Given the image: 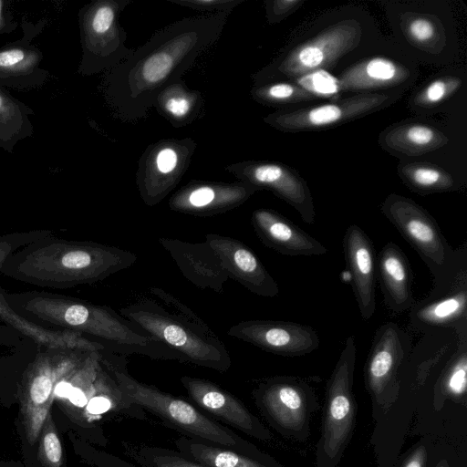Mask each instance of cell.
Instances as JSON below:
<instances>
[{
	"label": "cell",
	"instance_id": "5b68a950",
	"mask_svg": "<svg viewBox=\"0 0 467 467\" xmlns=\"http://www.w3.org/2000/svg\"><path fill=\"white\" fill-rule=\"evenodd\" d=\"M356 357L355 337L350 336L327 382L324 427L317 452L318 467H335L351 436L355 420L352 383Z\"/></svg>",
	"mask_w": 467,
	"mask_h": 467
},
{
	"label": "cell",
	"instance_id": "bcb514c9",
	"mask_svg": "<svg viewBox=\"0 0 467 467\" xmlns=\"http://www.w3.org/2000/svg\"><path fill=\"white\" fill-rule=\"evenodd\" d=\"M436 467H450L447 462L442 461Z\"/></svg>",
	"mask_w": 467,
	"mask_h": 467
},
{
	"label": "cell",
	"instance_id": "f35d334b",
	"mask_svg": "<svg viewBox=\"0 0 467 467\" xmlns=\"http://www.w3.org/2000/svg\"><path fill=\"white\" fill-rule=\"evenodd\" d=\"M150 295L159 299L162 306L175 315L192 322V324L204 328L212 329L192 308L180 301L177 297L162 288L151 286L149 288Z\"/></svg>",
	"mask_w": 467,
	"mask_h": 467
},
{
	"label": "cell",
	"instance_id": "1f68e13d",
	"mask_svg": "<svg viewBox=\"0 0 467 467\" xmlns=\"http://www.w3.org/2000/svg\"><path fill=\"white\" fill-rule=\"evenodd\" d=\"M38 458L44 467H62V444L51 414H48L39 434Z\"/></svg>",
	"mask_w": 467,
	"mask_h": 467
},
{
	"label": "cell",
	"instance_id": "4dcf8cb0",
	"mask_svg": "<svg viewBox=\"0 0 467 467\" xmlns=\"http://www.w3.org/2000/svg\"><path fill=\"white\" fill-rule=\"evenodd\" d=\"M126 454L143 467H206L177 450L153 445H126Z\"/></svg>",
	"mask_w": 467,
	"mask_h": 467
},
{
	"label": "cell",
	"instance_id": "603a6c76",
	"mask_svg": "<svg viewBox=\"0 0 467 467\" xmlns=\"http://www.w3.org/2000/svg\"><path fill=\"white\" fill-rule=\"evenodd\" d=\"M257 189L248 183L192 184L170 200V209L195 216H212L244 202Z\"/></svg>",
	"mask_w": 467,
	"mask_h": 467
},
{
	"label": "cell",
	"instance_id": "f546056e",
	"mask_svg": "<svg viewBox=\"0 0 467 467\" xmlns=\"http://www.w3.org/2000/svg\"><path fill=\"white\" fill-rule=\"evenodd\" d=\"M400 174L406 183L420 194L446 192L454 188L452 177L433 165L410 163L402 167Z\"/></svg>",
	"mask_w": 467,
	"mask_h": 467
},
{
	"label": "cell",
	"instance_id": "277c9868",
	"mask_svg": "<svg viewBox=\"0 0 467 467\" xmlns=\"http://www.w3.org/2000/svg\"><path fill=\"white\" fill-rule=\"evenodd\" d=\"M119 312L139 330L178 353L183 361L219 372L230 368V354L213 329L202 328L147 298L138 299Z\"/></svg>",
	"mask_w": 467,
	"mask_h": 467
},
{
	"label": "cell",
	"instance_id": "5bb4252c",
	"mask_svg": "<svg viewBox=\"0 0 467 467\" xmlns=\"http://www.w3.org/2000/svg\"><path fill=\"white\" fill-rule=\"evenodd\" d=\"M180 381L189 398L213 418L260 441H269L271 432L235 396L209 380L182 376Z\"/></svg>",
	"mask_w": 467,
	"mask_h": 467
},
{
	"label": "cell",
	"instance_id": "b9f144b4",
	"mask_svg": "<svg viewBox=\"0 0 467 467\" xmlns=\"http://www.w3.org/2000/svg\"><path fill=\"white\" fill-rule=\"evenodd\" d=\"M304 1L302 0H276L267 2V16L272 23L279 22L296 9H297Z\"/></svg>",
	"mask_w": 467,
	"mask_h": 467
},
{
	"label": "cell",
	"instance_id": "83f0119b",
	"mask_svg": "<svg viewBox=\"0 0 467 467\" xmlns=\"http://www.w3.org/2000/svg\"><path fill=\"white\" fill-rule=\"evenodd\" d=\"M387 146L407 155L433 151L448 142L447 137L433 127L411 123L390 130L384 137Z\"/></svg>",
	"mask_w": 467,
	"mask_h": 467
},
{
	"label": "cell",
	"instance_id": "7402d4cb",
	"mask_svg": "<svg viewBox=\"0 0 467 467\" xmlns=\"http://www.w3.org/2000/svg\"><path fill=\"white\" fill-rule=\"evenodd\" d=\"M251 222L260 241L282 254L312 256L327 252L323 244L273 210L254 211Z\"/></svg>",
	"mask_w": 467,
	"mask_h": 467
},
{
	"label": "cell",
	"instance_id": "ab89813d",
	"mask_svg": "<svg viewBox=\"0 0 467 467\" xmlns=\"http://www.w3.org/2000/svg\"><path fill=\"white\" fill-rule=\"evenodd\" d=\"M162 107L170 116L182 119L192 111V99L182 92L169 91L162 99Z\"/></svg>",
	"mask_w": 467,
	"mask_h": 467
},
{
	"label": "cell",
	"instance_id": "d590c367",
	"mask_svg": "<svg viewBox=\"0 0 467 467\" xmlns=\"http://www.w3.org/2000/svg\"><path fill=\"white\" fill-rule=\"evenodd\" d=\"M296 85L317 97H332L341 91L338 78L320 69L306 73L296 79Z\"/></svg>",
	"mask_w": 467,
	"mask_h": 467
},
{
	"label": "cell",
	"instance_id": "3957f363",
	"mask_svg": "<svg viewBox=\"0 0 467 467\" xmlns=\"http://www.w3.org/2000/svg\"><path fill=\"white\" fill-rule=\"evenodd\" d=\"M101 363L118 384L125 400L161 419L183 436L215 444L250 457L267 461L253 443L218 423L190 402L133 378L127 360L109 350L101 352Z\"/></svg>",
	"mask_w": 467,
	"mask_h": 467
},
{
	"label": "cell",
	"instance_id": "60d3db41",
	"mask_svg": "<svg viewBox=\"0 0 467 467\" xmlns=\"http://www.w3.org/2000/svg\"><path fill=\"white\" fill-rule=\"evenodd\" d=\"M88 454L90 462L97 467H143L103 451L89 449Z\"/></svg>",
	"mask_w": 467,
	"mask_h": 467
},
{
	"label": "cell",
	"instance_id": "e575fe53",
	"mask_svg": "<svg viewBox=\"0 0 467 467\" xmlns=\"http://www.w3.org/2000/svg\"><path fill=\"white\" fill-rule=\"evenodd\" d=\"M404 32L410 41L420 48H427L438 42V23L428 16L413 15L408 17L404 23Z\"/></svg>",
	"mask_w": 467,
	"mask_h": 467
},
{
	"label": "cell",
	"instance_id": "8992f818",
	"mask_svg": "<svg viewBox=\"0 0 467 467\" xmlns=\"http://www.w3.org/2000/svg\"><path fill=\"white\" fill-rule=\"evenodd\" d=\"M414 329L429 332L439 328L457 330L467 325V247L453 251L445 268L434 276L432 290L410 309Z\"/></svg>",
	"mask_w": 467,
	"mask_h": 467
},
{
	"label": "cell",
	"instance_id": "836d02e7",
	"mask_svg": "<svg viewBox=\"0 0 467 467\" xmlns=\"http://www.w3.org/2000/svg\"><path fill=\"white\" fill-rule=\"evenodd\" d=\"M255 94L261 100L277 104L296 103L312 100L316 98L298 85L286 82L263 87Z\"/></svg>",
	"mask_w": 467,
	"mask_h": 467
},
{
	"label": "cell",
	"instance_id": "4316f807",
	"mask_svg": "<svg viewBox=\"0 0 467 467\" xmlns=\"http://www.w3.org/2000/svg\"><path fill=\"white\" fill-rule=\"evenodd\" d=\"M35 111L0 86V148L13 153L16 144L31 137Z\"/></svg>",
	"mask_w": 467,
	"mask_h": 467
},
{
	"label": "cell",
	"instance_id": "4fadbf2b",
	"mask_svg": "<svg viewBox=\"0 0 467 467\" xmlns=\"http://www.w3.org/2000/svg\"><path fill=\"white\" fill-rule=\"evenodd\" d=\"M227 334L265 351L285 357L309 354L320 342L311 327L290 321H242L232 326Z\"/></svg>",
	"mask_w": 467,
	"mask_h": 467
},
{
	"label": "cell",
	"instance_id": "7c38bea8",
	"mask_svg": "<svg viewBox=\"0 0 467 467\" xmlns=\"http://www.w3.org/2000/svg\"><path fill=\"white\" fill-rule=\"evenodd\" d=\"M47 20L36 23L22 19V36L0 47V86L17 90L42 87L50 78L48 70L41 67L44 55L33 40L45 28Z\"/></svg>",
	"mask_w": 467,
	"mask_h": 467
},
{
	"label": "cell",
	"instance_id": "d6986e66",
	"mask_svg": "<svg viewBox=\"0 0 467 467\" xmlns=\"http://www.w3.org/2000/svg\"><path fill=\"white\" fill-rule=\"evenodd\" d=\"M117 5L110 1H99L79 11L82 58L78 72L96 73L106 65L116 36Z\"/></svg>",
	"mask_w": 467,
	"mask_h": 467
},
{
	"label": "cell",
	"instance_id": "d6a6232c",
	"mask_svg": "<svg viewBox=\"0 0 467 467\" xmlns=\"http://www.w3.org/2000/svg\"><path fill=\"white\" fill-rule=\"evenodd\" d=\"M179 52L169 49L153 53L147 58L140 69V77L149 85L162 81L178 61Z\"/></svg>",
	"mask_w": 467,
	"mask_h": 467
},
{
	"label": "cell",
	"instance_id": "ee69618b",
	"mask_svg": "<svg viewBox=\"0 0 467 467\" xmlns=\"http://www.w3.org/2000/svg\"><path fill=\"white\" fill-rule=\"evenodd\" d=\"M178 4L200 10L223 9L237 4L236 1L221 0H187L178 1Z\"/></svg>",
	"mask_w": 467,
	"mask_h": 467
},
{
	"label": "cell",
	"instance_id": "8d00e7d4",
	"mask_svg": "<svg viewBox=\"0 0 467 467\" xmlns=\"http://www.w3.org/2000/svg\"><path fill=\"white\" fill-rule=\"evenodd\" d=\"M462 84L455 77H443L429 83L414 99L416 106L431 107L443 101L454 93Z\"/></svg>",
	"mask_w": 467,
	"mask_h": 467
},
{
	"label": "cell",
	"instance_id": "44dd1931",
	"mask_svg": "<svg viewBox=\"0 0 467 467\" xmlns=\"http://www.w3.org/2000/svg\"><path fill=\"white\" fill-rule=\"evenodd\" d=\"M255 189L265 188L293 206L302 220L315 223L316 212L306 182L291 169L277 163H256L245 168L240 175Z\"/></svg>",
	"mask_w": 467,
	"mask_h": 467
},
{
	"label": "cell",
	"instance_id": "f1b7e54d",
	"mask_svg": "<svg viewBox=\"0 0 467 467\" xmlns=\"http://www.w3.org/2000/svg\"><path fill=\"white\" fill-rule=\"evenodd\" d=\"M459 345L438 383L439 398L464 401L467 390V325L458 330Z\"/></svg>",
	"mask_w": 467,
	"mask_h": 467
},
{
	"label": "cell",
	"instance_id": "8fae6325",
	"mask_svg": "<svg viewBox=\"0 0 467 467\" xmlns=\"http://www.w3.org/2000/svg\"><path fill=\"white\" fill-rule=\"evenodd\" d=\"M361 36V26L355 19L333 24L315 37L293 48L281 62L278 70L288 77L326 70L357 47Z\"/></svg>",
	"mask_w": 467,
	"mask_h": 467
},
{
	"label": "cell",
	"instance_id": "ffe728a7",
	"mask_svg": "<svg viewBox=\"0 0 467 467\" xmlns=\"http://www.w3.org/2000/svg\"><path fill=\"white\" fill-rule=\"evenodd\" d=\"M158 242L188 281L201 289L223 293L229 277L208 243H190L169 237H160Z\"/></svg>",
	"mask_w": 467,
	"mask_h": 467
},
{
	"label": "cell",
	"instance_id": "d4e9b609",
	"mask_svg": "<svg viewBox=\"0 0 467 467\" xmlns=\"http://www.w3.org/2000/svg\"><path fill=\"white\" fill-rule=\"evenodd\" d=\"M408 77L409 71L402 65L379 57L349 67L337 78L341 90H360L393 87Z\"/></svg>",
	"mask_w": 467,
	"mask_h": 467
},
{
	"label": "cell",
	"instance_id": "2e32d148",
	"mask_svg": "<svg viewBox=\"0 0 467 467\" xmlns=\"http://www.w3.org/2000/svg\"><path fill=\"white\" fill-rule=\"evenodd\" d=\"M383 93H365L340 101L276 113L266 119L271 125L285 131H299L338 124L368 114L387 103Z\"/></svg>",
	"mask_w": 467,
	"mask_h": 467
},
{
	"label": "cell",
	"instance_id": "cb8c5ba5",
	"mask_svg": "<svg viewBox=\"0 0 467 467\" xmlns=\"http://www.w3.org/2000/svg\"><path fill=\"white\" fill-rule=\"evenodd\" d=\"M378 272L383 297L395 313L410 310L415 304L412 294L413 273L404 252L393 242L382 247Z\"/></svg>",
	"mask_w": 467,
	"mask_h": 467
},
{
	"label": "cell",
	"instance_id": "52a82bcc",
	"mask_svg": "<svg viewBox=\"0 0 467 467\" xmlns=\"http://www.w3.org/2000/svg\"><path fill=\"white\" fill-rule=\"evenodd\" d=\"M88 353L48 348V351L38 355L29 365L22 386L21 413L25 434L31 445L38 440L44 422L50 414L57 383Z\"/></svg>",
	"mask_w": 467,
	"mask_h": 467
},
{
	"label": "cell",
	"instance_id": "30bf717a",
	"mask_svg": "<svg viewBox=\"0 0 467 467\" xmlns=\"http://www.w3.org/2000/svg\"><path fill=\"white\" fill-rule=\"evenodd\" d=\"M53 234L51 230L15 232L0 235V269L10 254L27 244ZM0 287V320L5 325L47 348H59L87 352L104 351L106 346L81 334L50 330L38 327L19 316L8 304Z\"/></svg>",
	"mask_w": 467,
	"mask_h": 467
},
{
	"label": "cell",
	"instance_id": "7dc6e473",
	"mask_svg": "<svg viewBox=\"0 0 467 467\" xmlns=\"http://www.w3.org/2000/svg\"><path fill=\"white\" fill-rule=\"evenodd\" d=\"M0 332H1V328H0Z\"/></svg>",
	"mask_w": 467,
	"mask_h": 467
},
{
	"label": "cell",
	"instance_id": "e0dca14e",
	"mask_svg": "<svg viewBox=\"0 0 467 467\" xmlns=\"http://www.w3.org/2000/svg\"><path fill=\"white\" fill-rule=\"evenodd\" d=\"M204 241L218 256L229 278L260 296L275 297L279 294L275 280L245 244L218 234H207Z\"/></svg>",
	"mask_w": 467,
	"mask_h": 467
},
{
	"label": "cell",
	"instance_id": "ba28073f",
	"mask_svg": "<svg viewBox=\"0 0 467 467\" xmlns=\"http://www.w3.org/2000/svg\"><path fill=\"white\" fill-rule=\"evenodd\" d=\"M381 212L402 237L419 254L436 276L445 268L454 249L447 242L435 219L411 199L389 195Z\"/></svg>",
	"mask_w": 467,
	"mask_h": 467
},
{
	"label": "cell",
	"instance_id": "ac0fdd59",
	"mask_svg": "<svg viewBox=\"0 0 467 467\" xmlns=\"http://www.w3.org/2000/svg\"><path fill=\"white\" fill-rule=\"evenodd\" d=\"M343 253L350 284L363 320L376 309V254L372 241L357 224L349 225L343 237Z\"/></svg>",
	"mask_w": 467,
	"mask_h": 467
},
{
	"label": "cell",
	"instance_id": "7bdbcfd3",
	"mask_svg": "<svg viewBox=\"0 0 467 467\" xmlns=\"http://www.w3.org/2000/svg\"><path fill=\"white\" fill-rule=\"evenodd\" d=\"M17 26L18 22L9 7V1L0 0V36L16 31Z\"/></svg>",
	"mask_w": 467,
	"mask_h": 467
},
{
	"label": "cell",
	"instance_id": "484cf974",
	"mask_svg": "<svg viewBox=\"0 0 467 467\" xmlns=\"http://www.w3.org/2000/svg\"><path fill=\"white\" fill-rule=\"evenodd\" d=\"M174 444L181 453L206 467H274L267 461L183 435Z\"/></svg>",
	"mask_w": 467,
	"mask_h": 467
},
{
	"label": "cell",
	"instance_id": "7a4b0ae2",
	"mask_svg": "<svg viewBox=\"0 0 467 467\" xmlns=\"http://www.w3.org/2000/svg\"><path fill=\"white\" fill-rule=\"evenodd\" d=\"M136 261L135 254L116 246L50 234L10 254L0 274L42 288L68 289L99 282Z\"/></svg>",
	"mask_w": 467,
	"mask_h": 467
},
{
	"label": "cell",
	"instance_id": "6da1fadb",
	"mask_svg": "<svg viewBox=\"0 0 467 467\" xmlns=\"http://www.w3.org/2000/svg\"><path fill=\"white\" fill-rule=\"evenodd\" d=\"M4 294L19 316L43 328L92 336L107 342L108 349L113 353L182 361L174 350L128 325L107 306L47 291Z\"/></svg>",
	"mask_w": 467,
	"mask_h": 467
},
{
	"label": "cell",
	"instance_id": "9a60e30c",
	"mask_svg": "<svg viewBox=\"0 0 467 467\" xmlns=\"http://www.w3.org/2000/svg\"><path fill=\"white\" fill-rule=\"evenodd\" d=\"M253 397L261 413L276 428L297 431L306 420L308 386L293 377H274L260 382Z\"/></svg>",
	"mask_w": 467,
	"mask_h": 467
},
{
	"label": "cell",
	"instance_id": "9c48e42d",
	"mask_svg": "<svg viewBox=\"0 0 467 467\" xmlns=\"http://www.w3.org/2000/svg\"><path fill=\"white\" fill-rule=\"evenodd\" d=\"M411 350L410 335L387 322L375 332L365 367V379L375 404L388 409L400 391L398 372Z\"/></svg>",
	"mask_w": 467,
	"mask_h": 467
},
{
	"label": "cell",
	"instance_id": "f6af8a7d",
	"mask_svg": "<svg viewBox=\"0 0 467 467\" xmlns=\"http://www.w3.org/2000/svg\"><path fill=\"white\" fill-rule=\"evenodd\" d=\"M426 461V448L423 445H420L412 451L402 467H425Z\"/></svg>",
	"mask_w": 467,
	"mask_h": 467
},
{
	"label": "cell",
	"instance_id": "74e56055",
	"mask_svg": "<svg viewBox=\"0 0 467 467\" xmlns=\"http://www.w3.org/2000/svg\"><path fill=\"white\" fill-rule=\"evenodd\" d=\"M179 162L177 151L171 148L165 147L161 149L155 157V167L161 175L156 195L155 204L158 203L170 191L172 182L170 180V174L173 173Z\"/></svg>",
	"mask_w": 467,
	"mask_h": 467
}]
</instances>
